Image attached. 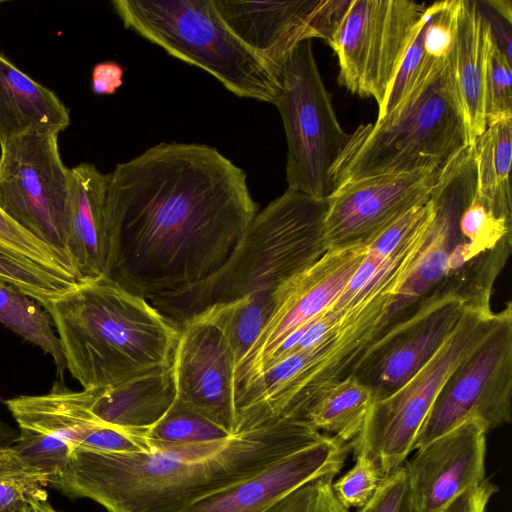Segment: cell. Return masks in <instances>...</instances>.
Returning <instances> with one entry per match:
<instances>
[{
    "mask_svg": "<svg viewBox=\"0 0 512 512\" xmlns=\"http://www.w3.org/2000/svg\"><path fill=\"white\" fill-rule=\"evenodd\" d=\"M503 313L467 309L432 358L400 389L372 404L360 433L350 442L354 456L371 458L384 478L400 467L449 376L483 343Z\"/></svg>",
    "mask_w": 512,
    "mask_h": 512,
    "instance_id": "9",
    "label": "cell"
},
{
    "mask_svg": "<svg viewBox=\"0 0 512 512\" xmlns=\"http://www.w3.org/2000/svg\"><path fill=\"white\" fill-rule=\"evenodd\" d=\"M109 174L83 162L70 168L64 250L80 282L110 277L114 248L106 212Z\"/></svg>",
    "mask_w": 512,
    "mask_h": 512,
    "instance_id": "19",
    "label": "cell"
},
{
    "mask_svg": "<svg viewBox=\"0 0 512 512\" xmlns=\"http://www.w3.org/2000/svg\"><path fill=\"white\" fill-rule=\"evenodd\" d=\"M467 309L452 296L423 304L377 334L352 376L371 390L374 402L387 398L432 358Z\"/></svg>",
    "mask_w": 512,
    "mask_h": 512,
    "instance_id": "15",
    "label": "cell"
},
{
    "mask_svg": "<svg viewBox=\"0 0 512 512\" xmlns=\"http://www.w3.org/2000/svg\"><path fill=\"white\" fill-rule=\"evenodd\" d=\"M274 105L287 139L288 188L319 199L334 190L333 171L349 134L336 116L314 57L312 41L298 43L275 71Z\"/></svg>",
    "mask_w": 512,
    "mask_h": 512,
    "instance_id": "8",
    "label": "cell"
},
{
    "mask_svg": "<svg viewBox=\"0 0 512 512\" xmlns=\"http://www.w3.org/2000/svg\"><path fill=\"white\" fill-rule=\"evenodd\" d=\"M153 442L194 443L224 439L225 430L175 400L169 411L147 431Z\"/></svg>",
    "mask_w": 512,
    "mask_h": 512,
    "instance_id": "30",
    "label": "cell"
},
{
    "mask_svg": "<svg viewBox=\"0 0 512 512\" xmlns=\"http://www.w3.org/2000/svg\"><path fill=\"white\" fill-rule=\"evenodd\" d=\"M47 311L65 367L83 389L173 364L179 327L109 277L79 282Z\"/></svg>",
    "mask_w": 512,
    "mask_h": 512,
    "instance_id": "3",
    "label": "cell"
},
{
    "mask_svg": "<svg viewBox=\"0 0 512 512\" xmlns=\"http://www.w3.org/2000/svg\"><path fill=\"white\" fill-rule=\"evenodd\" d=\"M373 403L371 390L350 375L320 392L307 406L301 420L350 443L360 433Z\"/></svg>",
    "mask_w": 512,
    "mask_h": 512,
    "instance_id": "24",
    "label": "cell"
},
{
    "mask_svg": "<svg viewBox=\"0 0 512 512\" xmlns=\"http://www.w3.org/2000/svg\"><path fill=\"white\" fill-rule=\"evenodd\" d=\"M491 38V25L480 2L459 0L452 65L473 143L486 127L484 81Z\"/></svg>",
    "mask_w": 512,
    "mask_h": 512,
    "instance_id": "23",
    "label": "cell"
},
{
    "mask_svg": "<svg viewBox=\"0 0 512 512\" xmlns=\"http://www.w3.org/2000/svg\"><path fill=\"white\" fill-rule=\"evenodd\" d=\"M176 401L232 435L237 426L236 359L223 329L207 312L179 326L173 357Z\"/></svg>",
    "mask_w": 512,
    "mask_h": 512,
    "instance_id": "16",
    "label": "cell"
},
{
    "mask_svg": "<svg viewBox=\"0 0 512 512\" xmlns=\"http://www.w3.org/2000/svg\"><path fill=\"white\" fill-rule=\"evenodd\" d=\"M484 112L486 125L504 118H512L511 60L500 49L493 34L486 62Z\"/></svg>",
    "mask_w": 512,
    "mask_h": 512,
    "instance_id": "31",
    "label": "cell"
},
{
    "mask_svg": "<svg viewBox=\"0 0 512 512\" xmlns=\"http://www.w3.org/2000/svg\"><path fill=\"white\" fill-rule=\"evenodd\" d=\"M0 250L23 259L72 284L80 282L69 256L36 238L0 209Z\"/></svg>",
    "mask_w": 512,
    "mask_h": 512,
    "instance_id": "28",
    "label": "cell"
},
{
    "mask_svg": "<svg viewBox=\"0 0 512 512\" xmlns=\"http://www.w3.org/2000/svg\"><path fill=\"white\" fill-rule=\"evenodd\" d=\"M74 449L53 435L19 428L15 440L0 449V473L46 486L66 468Z\"/></svg>",
    "mask_w": 512,
    "mask_h": 512,
    "instance_id": "26",
    "label": "cell"
},
{
    "mask_svg": "<svg viewBox=\"0 0 512 512\" xmlns=\"http://www.w3.org/2000/svg\"><path fill=\"white\" fill-rule=\"evenodd\" d=\"M468 419L488 431L512 421V305L483 343L449 376L413 445L417 450Z\"/></svg>",
    "mask_w": 512,
    "mask_h": 512,
    "instance_id": "12",
    "label": "cell"
},
{
    "mask_svg": "<svg viewBox=\"0 0 512 512\" xmlns=\"http://www.w3.org/2000/svg\"><path fill=\"white\" fill-rule=\"evenodd\" d=\"M497 491L498 487L495 484L484 479L455 498L441 512H485L491 497Z\"/></svg>",
    "mask_w": 512,
    "mask_h": 512,
    "instance_id": "36",
    "label": "cell"
},
{
    "mask_svg": "<svg viewBox=\"0 0 512 512\" xmlns=\"http://www.w3.org/2000/svg\"><path fill=\"white\" fill-rule=\"evenodd\" d=\"M473 144L476 154L477 197L499 215L512 219V118L487 124Z\"/></svg>",
    "mask_w": 512,
    "mask_h": 512,
    "instance_id": "25",
    "label": "cell"
},
{
    "mask_svg": "<svg viewBox=\"0 0 512 512\" xmlns=\"http://www.w3.org/2000/svg\"><path fill=\"white\" fill-rule=\"evenodd\" d=\"M85 390L89 409L99 421L141 430L154 426L176 400L172 365L114 385Z\"/></svg>",
    "mask_w": 512,
    "mask_h": 512,
    "instance_id": "21",
    "label": "cell"
},
{
    "mask_svg": "<svg viewBox=\"0 0 512 512\" xmlns=\"http://www.w3.org/2000/svg\"><path fill=\"white\" fill-rule=\"evenodd\" d=\"M36 498L47 499V492L41 484L0 473V512H13Z\"/></svg>",
    "mask_w": 512,
    "mask_h": 512,
    "instance_id": "35",
    "label": "cell"
},
{
    "mask_svg": "<svg viewBox=\"0 0 512 512\" xmlns=\"http://www.w3.org/2000/svg\"><path fill=\"white\" fill-rule=\"evenodd\" d=\"M351 451L350 443L327 435L261 471L207 494L178 512H262L298 487L340 472Z\"/></svg>",
    "mask_w": 512,
    "mask_h": 512,
    "instance_id": "18",
    "label": "cell"
},
{
    "mask_svg": "<svg viewBox=\"0 0 512 512\" xmlns=\"http://www.w3.org/2000/svg\"><path fill=\"white\" fill-rule=\"evenodd\" d=\"M230 30L272 70L300 42L313 39L318 0H214Z\"/></svg>",
    "mask_w": 512,
    "mask_h": 512,
    "instance_id": "20",
    "label": "cell"
},
{
    "mask_svg": "<svg viewBox=\"0 0 512 512\" xmlns=\"http://www.w3.org/2000/svg\"><path fill=\"white\" fill-rule=\"evenodd\" d=\"M472 144L451 53L391 112L349 134L334 189L378 175L442 169Z\"/></svg>",
    "mask_w": 512,
    "mask_h": 512,
    "instance_id": "5",
    "label": "cell"
},
{
    "mask_svg": "<svg viewBox=\"0 0 512 512\" xmlns=\"http://www.w3.org/2000/svg\"><path fill=\"white\" fill-rule=\"evenodd\" d=\"M426 7L410 0H352L328 42L338 59L339 84L374 98L379 110Z\"/></svg>",
    "mask_w": 512,
    "mask_h": 512,
    "instance_id": "10",
    "label": "cell"
},
{
    "mask_svg": "<svg viewBox=\"0 0 512 512\" xmlns=\"http://www.w3.org/2000/svg\"><path fill=\"white\" fill-rule=\"evenodd\" d=\"M69 124L59 97L0 53V145L30 133L59 134Z\"/></svg>",
    "mask_w": 512,
    "mask_h": 512,
    "instance_id": "22",
    "label": "cell"
},
{
    "mask_svg": "<svg viewBox=\"0 0 512 512\" xmlns=\"http://www.w3.org/2000/svg\"><path fill=\"white\" fill-rule=\"evenodd\" d=\"M335 475L314 479L269 505L262 512H349L332 490Z\"/></svg>",
    "mask_w": 512,
    "mask_h": 512,
    "instance_id": "33",
    "label": "cell"
},
{
    "mask_svg": "<svg viewBox=\"0 0 512 512\" xmlns=\"http://www.w3.org/2000/svg\"><path fill=\"white\" fill-rule=\"evenodd\" d=\"M476 189L472 144L440 171L429 197L432 218L425 241L394 296L383 327L447 296L460 299L470 309H491L495 281L511 253L486 250L462 233L460 216Z\"/></svg>",
    "mask_w": 512,
    "mask_h": 512,
    "instance_id": "6",
    "label": "cell"
},
{
    "mask_svg": "<svg viewBox=\"0 0 512 512\" xmlns=\"http://www.w3.org/2000/svg\"><path fill=\"white\" fill-rule=\"evenodd\" d=\"M488 432L468 419L417 449L405 465L417 512H441L485 479Z\"/></svg>",
    "mask_w": 512,
    "mask_h": 512,
    "instance_id": "17",
    "label": "cell"
},
{
    "mask_svg": "<svg viewBox=\"0 0 512 512\" xmlns=\"http://www.w3.org/2000/svg\"><path fill=\"white\" fill-rule=\"evenodd\" d=\"M355 459V465L337 481L332 482L336 499L348 510L365 506L384 479L371 458L359 454Z\"/></svg>",
    "mask_w": 512,
    "mask_h": 512,
    "instance_id": "32",
    "label": "cell"
},
{
    "mask_svg": "<svg viewBox=\"0 0 512 512\" xmlns=\"http://www.w3.org/2000/svg\"><path fill=\"white\" fill-rule=\"evenodd\" d=\"M112 6L126 28L203 69L235 95L274 103V73L230 30L214 0H114Z\"/></svg>",
    "mask_w": 512,
    "mask_h": 512,
    "instance_id": "7",
    "label": "cell"
},
{
    "mask_svg": "<svg viewBox=\"0 0 512 512\" xmlns=\"http://www.w3.org/2000/svg\"><path fill=\"white\" fill-rule=\"evenodd\" d=\"M110 274L147 301L214 274L257 214L244 170L205 144L159 143L109 173Z\"/></svg>",
    "mask_w": 512,
    "mask_h": 512,
    "instance_id": "1",
    "label": "cell"
},
{
    "mask_svg": "<svg viewBox=\"0 0 512 512\" xmlns=\"http://www.w3.org/2000/svg\"><path fill=\"white\" fill-rule=\"evenodd\" d=\"M367 252L368 245L327 250L277 292L272 314L236 366V393L259 377L271 353L288 335L336 302Z\"/></svg>",
    "mask_w": 512,
    "mask_h": 512,
    "instance_id": "13",
    "label": "cell"
},
{
    "mask_svg": "<svg viewBox=\"0 0 512 512\" xmlns=\"http://www.w3.org/2000/svg\"><path fill=\"white\" fill-rule=\"evenodd\" d=\"M17 436L15 428L0 418V449L11 444Z\"/></svg>",
    "mask_w": 512,
    "mask_h": 512,
    "instance_id": "40",
    "label": "cell"
},
{
    "mask_svg": "<svg viewBox=\"0 0 512 512\" xmlns=\"http://www.w3.org/2000/svg\"><path fill=\"white\" fill-rule=\"evenodd\" d=\"M485 5L490 6L496 15L501 17L509 25L511 24V2L502 0H489L483 2Z\"/></svg>",
    "mask_w": 512,
    "mask_h": 512,
    "instance_id": "39",
    "label": "cell"
},
{
    "mask_svg": "<svg viewBox=\"0 0 512 512\" xmlns=\"http://www.w3.org/2000/svg\"><path fill=\"white\" fill-rule=\"evenodd\" d=\"M124 68L117 62L105 61L94 65L91 86L96 95H113L123 83Z\"/></svg>",
    "mask_w": 512,
    "mask_h": 512,
    "instance_id": "37",
    "label": "cell"
},
{
    "mask_svg": "<svg viewBox=\"0 0 512 512\" xmlns=\"http://www.w3.org/2000/svg\"><path fill=\"white\" fill-rule=\"evenodd\" d=\"M326 210L327 199L287 188L255 215L214 274L177 295L148 302L178 327L212 306L244 297L275 304L277 292L328 250Z\"/></svg>",
    "mask_w": 512,
    "mask_h": 512,
    "instance_id": "4",
    "label": "cell"
},
{
    "mask_svg": "<svg viewBox=\"0 0 512 512\" xmlns=\"http://www.w3.org/2000/svg\"><path fill=\"white\" fill-rule=\"evenodd\" d=\"M326 436L302 420L280 417L239 426L219 440L152 441L156 450L148 454L74 449L49 485L69 497L91 499L107 512H178Z\"/></svg>",
    "mask_w": 512,
    "mask_h": 512,
    "instance_id": "2",
    "label": "cell"
},
{
    "mask_svg": "<svg viewBox=\"0 0 512 512\" xmlns=\"http://www.w3.org/2000/svg\"><path fill=\"white\" fill-rule=\"evenodd\" d=\"M0 280L32 297L46 310L52 301L76 285L1 250Z\"/></svg>",
    "mask_w": 512,
    "mask_h": 512,
    "instance_id": "29",
    "label": "cell"
},
{
    "mask_svg": "<svg viewBox=\"0 0 512 512\" xmlns=\"http://www.w3.org/2000/svg\"><path fill=\"white\" fill-rule=\"evenodd\" d=\"M0 323L50 355L63 379L65 360L48 311L35 299L0 280Z\"/></svg>",
    "mask_w": 512,
    "mask_h": 512,
    "instance_id": "27",
    "label": "cell"
},
{
    "mask_svg": "<svg viewBox=\"0 0 512 512\" xmlns=\"http://www.w3.org/2000/svg\"><path fill=\"white\" fill-rule=\"evenodd\" d=\"M13 512H59L56 509H54L49 502H47V499L42 498H36L32 499L23 505H21L19 508H17Z\"/></svg>",
    "mask_w": 512,
    "mask_h": 512,
    "instance_id": "38",
    "label": "cell"
},
{
    "mask_svg": "<svg viewBox=\"0 0 512 512\" xmlns=\"http://www.w3.org/2000/svg\"><path fill=\"white\" fill-rule=\"evenodd\" d=\"M58 135L30 133L0 145V209L36 238L65 252L70 168L61 158Z\"/></svg>",
    "mask_w": 512,
    "mask_h": 512,
    "instance_id": "11",
    "label": "cell"
},
{
    "mask_svg": "<svg viewBox=\"0 0 512 512\" xmlns=\"http://www.w3.org/2000/svg\"><path fill=\"white\" fill-rule=\"evenodd\" d=\"M441 169L378 175L344 183L327 198L328 250L370 245L410 210L425 204Z\"/></svg>",
    "mask_w": 512,
    "mask_h": 512,
    "instance_id": "14",
    "label": "cell"
},
{
    "mask_svg": "<svg viewBox=\"0 0 512 512\" xmlns=\"http://www.w3.org/2000/svg\"><path fill=\"white\" fill-rule=\"evenodd\" d=\"M357 512H417L405 466L387 475L370 501Z\"/></svg>",
    "mask_w": 512,
    "mask_h": 512,
    "instance_id": "34",
    "label": "cell"
}]
</instances>
